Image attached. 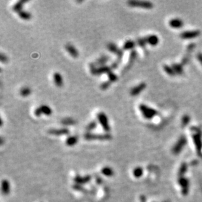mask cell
Wrapping results in <instances>:
<instances>
[{
    "mask_svg": "<svg viewBox=\"0 0 202 202\" xmlns=\"http://www.w3.org/2000/svg\"><path fill=\"white\" fill-rule=\"evenodd\" d=\"M84 139L86 140H109L112 138L111 135L109 134H96L88 132L84 135Z\"/></svg>",
    "mask_w": 202,
    "mask_h": 202,
    "instance_id": "obj_5",
    "label": "cell"
},
{
    "mask_svg": "<svg viewBox=\"0 0 202 202\" xmlns=\"http://www.w3.org/2000/svg\"><path fill=\"white\" fill-rule=\"evenodd\" d=\"M77 142H78V137H77L76 135H74V136L68 137L67 138V140H66L65 141V143L68 145V146L72 147L75 144H77Z\"/></svg>",
    "mask_w": 202,
    "mask_h": 202,
    "instance_id": "obj_21",
    "label": "cell"
},
{
    "mask_svg": "<svg viewBox=\"0 0 202 202\" xmlns=\"http://www.w3.org/2000/svg\"><path fill=\"white\" fill-rule=\"evenodd\" d=\"M102 173L104 175H105L107 177H111L114 175V171H113V169H111V168H109V167L103 168L102 170Z\"/></svg>",
    "mask_w": 202,
    "mask_h": 202,
    "instance_id": "obj_25",
    "label": "cell"
},
{
    "mask_svg": "<svg viewBox=\"0 0 202 202\" xmlns=\"http://www.w3.org/2000/svg\"><path fill=\"white\" fill-rule=\"evenodd\" d=\"M111 83L109 81L103 82V83L100 84V88L102 90H106L108 89L110 86H111Z\"/></svg>",
    "mask_w": 202,
    "mask_h": 202,
    "instance_id": "obj_30",
    "label": "cell"
},
{
    "mask_svg": "<svg viewBox=\"0 0 202 202\" xmlns=\"http://www.w3.org/2000/svg\"><path fill=\"white\" fill-rule=\"evenodd\" d=\"M0 60H1V62L2 63H4V64H6V63L8 62V58L7 56H6L5 54L4 53H1V56H0Z\"/></svg>",
    "mask_w": 202,
    "mask_h": 202,
    "instance_id": "obj_32",
    "label": "cell"
},
{
    "mask_svg": "<svg viewBox=\"0 0 202 202\" xmlns=\"http://www.w3.org/2000/svg\"><path fill=\"white\" fill-rule=\"evenodd\" d=\"M171 67L173 68V70L175 71L176 74L178 75H182L183 73V68L181 64H173Z\"/></svg>",
    "mask_w": 202,
    "mask_h": 202,
    "instance_id": "obj_24",
    "label": "cell"
},
{
    "mask_svg": "<svg viewBox=\"0 0 202 202\" xmlns=\"http://www.w3.org/2000/svg\"><path fill=\"white\" fill-rule=\"evenodd\" d=\"M200 31L194 30V31H186L182 32L180 35L181 39H191L195 38L200 35Z\"/></svg>",
    "mask_w": 202,
    "mask_h": 202,
    "instance_id": "obj_7",
    "label": "cell"
},
{
    "mask_svg": "<svg viewBox=\"0 0 202 202\" xmlns=\"http://www.w3.org/2000/svg\"><path fill=\"white\" fill-rule=\"evenodd\" d=\"M127 4L131 7H139L146 9H153L154 5L152 2L147 1H137V0H130L127 1Z\"/></svg>",
    "mask_w": 202,
    "mask_h": 202,
    "instance_id": "obj_3",
    "label": "cell"
},
{
    "mask_svg": "<svg viewBox=\"0 0 202 202\" xmlns=\"http://www.w3.org/2000/svg\"><path fill=\"white\" fill-rule=\"evenodd\" d=\"M1 190L4 194L7 195L10 192V185H9V182L7 180H4L2 181L1 184Z\"/></svg>",
    "mask_w": 202,
    "mask_h": 202,
    "instance_id": "obj_20",
    "label": "cell"
},
{
    "mask_svg": "<svg viewBox=\"0 0 202 202\" xmlns=\"http://www.w3.org/2000/svg\"><path fill=\"white\" fill-rule=\"evenodd\" d=\"M110 59H111V57H110L109 56L103 55L102 56H100L98 59H97L96 61L94 63H95L96 66H100V67H101V66L105 65L106 63L108 62Z\"/></svg>",
    "mask_w": 202,
    "mask_h": 202,
    "instance_id": "obj_13",
    "label": "cell"
},
{
    "mask_svg": "<svg viewBox=\"0 0 202 202\" xmlns=\"http://www.w3.org/2000/svg\"><path fill=\"white\" fill-rule=\"evenodd\" d=\"M163 69H164V71H166V73L170 75V76H175V75H176L175 71L173 70V69L171 66H169L168 65H164Z\"/></svg>",
    "mask_w": 202,
    "mask_h": 202,
    "instance_id": "obj_26",
    "label": "cell"
},
{
    "mask_svg": "<svg viewBox=\"0 0 202 202\" xmlns=\"http://www.w3.org/2000/svg\"><path fill=\"white\" fill-rule=\"evenodd\" d=\"M194 47H195L194 44H190V45L188 46L187 49H188V51H190V50H192L194 49Z\"/></svg>",
    "mask_w": 202,
    "mask_h": 202,
    "instance_id": "obj_36",
    "label": "cell"
},
{
    "mask_svg": "<svg viewBox=\"0 0 202 202\" xmlns=\"http://www.w3.org/2000/svg\"><path fill=\"white\" fill-rule=\"evenodd\" d=\"M53 79L55 85L57 87L60 88L63 86V83H64V81H63V78L62 75L59 72H55L53 75Z\"/></svg>",
    "mask_w": 202,
    "mask_h": 202,
    "instance_id": "obj_12",
    "label": "cell"
},
{
    "mask_svg": "<svg viewBox=\"0 0 202 202\" xmlns=\"http://www.w3.org/2000/svg\"><path fill=\"white\" fill-rule=\"evenodd\" d=\"M136 43L139 46L141 47V48H145V45H146V44L147 43L146 37H142V38L137 39Z\"/></svg>",
    "mask_w": 202,
    "mask_h": 202,
    "instance_id": "obj_29",
    "label": "cell"
},
{
    "mask_svg": "<svg viewBox=\"0 0 202 202\" xmlns=\"http://www.w3.org/2000/svg\"><path fill=\"white\" fill-rule=\"evenodd\" d=\"M139 109L143 115V117L146 119H152L158 114V112L155 109L148 107L145 104H140L139 106Z\"/></svg>",
    "mask_w": 202,
    "mask_h": 202,
    "instance_id": "obj_2",
    "label": "cell"
},
{
    "mask_svg": "<svg viewBox=\"0 0 202 202\" xmlns=\"http://www.w3.org/2000/svg\"><path fill=\"white\" fill-rule=\"evenodd\" d=\"M147 87V84L145 83H141L137 86L132 88L130 90V95L132 96H137L142 92Z\"/></svg>",
    "mask_w": 202,
    "mask_h": 202,
    "instance_id": "obj_8",
    "label": "cell"
},
{
    "mask_svg": "<svg viewBox=\"0 0 202 202\" xmlns=\"http://www.w3.org/2000/svg\"><path fill=\"white\" fill-rule=\"evenodd\" d=\"M107 48L110 52L115 54H116V56H117V58H116L115 62L118 65L121 64V62L123 58V55H124V51H123V49H119L118 47L114 43H109L108 45H107Z\"/></svg>",
    "mask_w": 202,
    "mask_h": 202,
    "instance_id": "obj_1",
    "label": "cell"
},
{
    "mask_svg": "<svg viewBox=\"0 0 202 202\" xmlns=\"http://www.w3.org/2000/svg\"><path fill=\"white\" fill-rule=\"evenodd\" d=\"M91 179L90 176H85V177H81V176H77L75 178V182L77 183V185H83L84 183H86L89 182Z\"/></svg>",
    "mask_w": 202,
    "mask_h": 202,
    "instance_id": "obj_17",
    "label": "cell"
},
{
    "mask_svg": "<svg viewBox=\"0 0 202 202\" xmlns=\"http://www.w3.org/2000/svg\"><path fill=\"white\" fill-rule=\"evenodd\" d=\"M169 26L173 28L179 29V28H181L182 27L184 23H183V22L181 19H179V18H173V19H171L169 21Z\"/></svg>",
    "mask_w": 202,
    "mask_h": 202,
    "instance_id": "obj_14",
    "label": "cell"
},
{
    "mask_svg": "<svg viewBox=\"0 0 202 202\" xmlns=\"http://www.w3.org/2000/svg\"><path fill=\"white\" fill-rule=\"evenodd\" d=\"M188 61H189V57H188V56H185V57L183 58V59H182V64H183V65L187 64Z\"/></svg>",
    "mask_w": 202,
    "mask_h": 202,
    "instance_id": "obj_34",
    "label": "cell"
},
{
    "mask_svg": "<svg viewBox=\"0 0 202 202\" xmlns=\"http://www.w3.org/2000/svg\"><path fill=\"white\" fill-rule=\"evenodd\" d=\"M61 124L64 126H72L77 123L76 120L71 117H66L61 120Z\"/></svg>",
    "mask_w": 202,
    "mask_h": 202,
    "instance_id": "obj_19",
    "label": "cell"
},
{
    "mask_svg": "<svg viewBox=\"0 0 202 202\" xmlns=\"http://www.w3.org/2000/svg\"><path fill=\"white\" fill-rule=\"evenodd\" d=\"M136 43L134 42L132 40H127L124 42V45L122 47V49L124 50H134L133 49L135 47Z\"/></svg>",
    "mask_w": 202,
    "mask_h": 202,
    "instance_id": "obj_18",
    "label": "cell"
},
{
    "mask_svg": "<svg viewBox=\"0 0 202 202\" xmlns=\"http://www.w3.org/2000/svg\"><path fill=\"white\" fill-rule=\"evenodd\" d=\"M97 118L104 130L106 132L111 131V127H110L109 124L108 118H107L105 113H104L103 112L98 113L97 115Z\"/></svg>",
    "mask_w": 202,
    "mask_h": 202,
    "instance_id": "obj_4",
    "label": "cell"
},
{
    "mask_svg": "<svg viewBox=\"0 0 202 202\" xmlns=\"http://www.w3.org/2000/svg\"><path fill=\"white\" fill-rule=\"evenodd\" d=\"M190 116L187 115H185L183 116V117L182 118V125L183 126H187L188 124H189V122H190Z\"/></svg>",
    "mask_w": 202,
    "mask_h": 202,
    "instance_id": "obj_31",
    "label": "cell"
},
{
    "mask_svg": "<svg viewBox=\"0 0 202 202\" xmlns=\"http://www.w3.org/2000/svg\"><path fill=\"white\" fill-rule=\"evenodd\" d=\"M52 113V109H50L49 106L46 105H41L40 107H37L34 111V115L37 117H39V116H41L42 114H44L47 116H50L51 115Z\"/></svg>",
    "mask_w": 202,
    "mask_h": 202,
    "instance_id": "obj_6",
    "label": "cell"
},
{
    "mask_svg": "<svg viewBox=\"0 0 202 202\" xmlns=\"http://www.w3.org/2000/svg\"><path fill=\"white\" fill-rule=\"evenodd\" d=\"M197 58L200 62L201 63V64L202 65V53H199L197 55Z\"/></svg>",
    "mask_w": 202,
    "mask_h": 202,
    "instance_id": "obj_35",
    "label": "cell"
},
{
    "mask_svg": "<svg viewBox=\"0 0 202 202\" xmlns=\"http://www.w3.org/2000/svg\"><path fill=\"white\" fill-rule=\"evenodd\" d=\"M97 126V123L96 121H92V122H90L89 124H88L86 127V131H88V132L94 130V129H96V127Z\"/></svg>",
    "mask_w": 202,
    "mask_h": 202,
    "instance_id": "obj_28",
    "label": "cell"
},
{
    "mask_svg": "<svg viewBox=\"0 0 202 202\" xmlns=\"http://www.w3.org/2000/svg\"><path fill=\"white\" fill-rule=\"evenodd\" d=\"M18 17H19L20 18H22L23 20H28L31 18V15L30 13L29 12L25 11L23 10L18 12Z\"/></svg>",
    "mask_w": 202,
    "mask_h": 202,
    "instance_id": "obj_22",
    "label": "cell"
},
{
    "mask_svg": "<svg viewBox=\"0 0 202 202\" xmlns=\"http://www.w3.org/2000/svg\"><path fill=\"white\" fill-rule=\"evenodd\" d=\"M31 90L28 86L23 87L20 90V96H23V97H24L29 96L31 94Z\"/></svg>",
    "mask_w": 202,
    "mask_h": 202,
    "instance_id": "obj_23",
    "label": "cell"
},
{
    "mask_svg": "<svg viewBox=\"0 0 202 202\" xmlns=\"http://www.w3.org/2000/svg\"><path fill=\"white\" fill-rule=\"evenodd\" d=\"M107 75V76H108L109 81L111 82V83L116 82L118 79L117 75H116L115 73H114L112 71V70L110 71Z\"/></svg>",
    "mask_w": 202,
    "mask_h": 202,
    "instance_id": "obj_27",
    "label": "cell"
},
{
    "mask_svg": "<svg viewBox=\"0 0 202 202\" xmlns=\"http://www.w3.org/2000/svg\"><path fill=\"white\" fill-rule=\"evenodd\" d=\"M27 2L28 1H26V0H20V1L16 3V4L12 6V10L18 13V12H20L21 11H23L24 4H26Z\"/></svg>",
    "mask_w": 202,
    "mask_h": 202,
    "instance_id": "obj_16",
    "label": "cell"
},
{
    "mask_svg": "<svg viewBox=\"0 0 202 202\" xmlns=\"http://www.w3.org/2000/svg\"><path fill=\"white\" fill-rule=\"evenodd\" d=\"M48 133L54 135H67L69 134V129L66 128H59V129H50L48 131Z\"/></svg>",
    "mask_w": 202,
    "mask_h": 202,
    "instance_id": "obj_11",
    "label": "cell"
},
{
    "mask_svg": "<svg viewBox=\"0 0 202 202\" xmlns=\"http://www.w3.org/2000/svg\"><path fill=\"white\" fill-rule=\"evenodd\" d=\"M145 37H146L147 43L152 46H156L159 43L158 37L156 35H150Z\"/></svg>",
    "mask_w": 202,
    "mask_h": 202,
    "instance_id": "obj_15",
    "label": "cell"
},
{
    "mask_svg": "<svg viewBox=\"0 0 202 202\" xmlns=\"http://www.w3.org/2000/svg\"><path fill=\"white\" fill-rule=\"evenodd\" d=\"M137 56V52L136 50H131L130 54V57H129L128 62L127 65L125 66L124 70H123V73L125 72V71H127L128 69H130L131 68L132 65L134 64L135 60H136Z\"/></svg>",
    "mask_w": 202,
    "mask_h": 202,
    "instance_id": "obj_9",
    "label": "cell"
},
{
    "mask_svg": "<svg viewBox=\"0 0 202 202\" xmlns=\"http://www.w3.org/2000/svg\"><path fill=\"white\" fill-rule=\"evenodd\" d=\"M142 171L140 169H135L134 171V174L135 177H139L141 175Z\"/></svg>",
    "mask_w": 202,
    "mask_h": 202,
    "instance_id": "obj_33",
    "label": "cell"
},
{
    "mask_svg": "<svg viewBox=\"0 0 202 202\" xmlns=\"http://www.w3.org/2000/svg\"><path fill=\"white\" fill-rule=\"evenodd\" d=\"M65 49L73 58H77L78 56H79V54H78L77 49L75 48L74 45H73L71 43L66 44L65 46Z\"/></svg>",
    "mask_w": 202,
    "mask_h": 202,
    "instance_id": "obj_10",
    "label": "cell"
}]
</instances>
